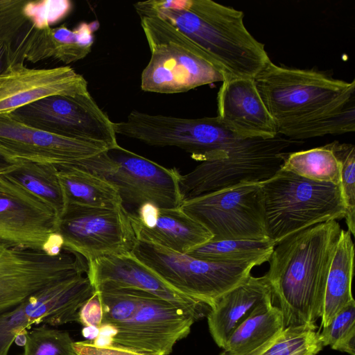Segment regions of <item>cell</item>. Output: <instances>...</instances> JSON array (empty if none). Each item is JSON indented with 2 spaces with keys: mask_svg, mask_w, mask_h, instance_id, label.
Instances as JSON below:
<instances>
[{
  "mask_svg": "<svg viewBox=\"0 0 355 355\" xmlns=\"http://www.w3.org/2000/svg\"><path fill=\"white\" fill-rule=\"evenodd\" d=\"M279 135L299 141L355 130V80L272 61L254 78Z\"/></svg>",
  "mask_w": 355,
  "mask_h": 355,
  "instance_id": "cell-1",
  "label": "cell"
},
{
  "mask_svg": "<svg viewBox=\"0 0 355 355\" xmlns=\"http://www.w3.org/2000/svg\"><path fill=\"white\" fill-rule=\"evenodd\" d=\"M139 17L157 16L194 42L225 80L254 78L271 62L247 30L241 10L211 0H150L134 4Z\"/></svg>",
  "mask_w": 355,
  "mask_h": 355,
  "instance_id": "cell-2",
  "label": "cell"
},
{
  "mask_svg": "<svg viewBox=\"0 0 355 355\" xmlns=\"http://www.w3.org/2000/svg\"><path fill=\"white\" fill-rule=\"evenodd\" d=\"M341 227L330 220L293 233L275 245L264 275L277 298L284 327L315 324Z\"/></svg>",
  "mask_w": 355,
  "mask_h": 355,
  "instance_id": "cell-3",
  "label": "cell"
},
{
  "mask_svg": "<svg viewBox=\"0 0 355 355\" xmlns=\"http://www.w3.org/2000/svg\"><path fill=\"white\" fill-rule=\"evenodd\" d=\"M103 305L102 324L116 331L114 346L152 355H169L207 313L189 310L150 293L101 285L95 288Z\"/></svg>",
  "mask_w": 355,
  "mask_h": 355,
  "instance_id": "cell-4",
  "label": "cell"
},
{
  "mask_svg": "<svg viewBox=\"0 0 355 355\" xmlns=\"http://www.w3.org/2000/svg\"><path fill=\"white\" fill-rule=\"evenodd\" d=\"M261 188L266 234L275 245L302 230L345 218L340 184L311 180L280 169L261 182Z\"/></svg>",
  "mask_w": 355,
  "mask_h": 355,
  "instance_id": "cell-5",
  "label": "cell"
},
{
  "mask_svg": "<svg viewBox=\"0 0 355 355\" xmlns=\"http://www.w3.org/2000/svg\"><path fill=\"white\" fill-rule=\"evenodd\" d=\"M140 19L150 51L141 76L142 91L182 93L225 80L209 56L169 23L157 16Z\"/></svg>",
  "mask_w": 355,
  "mask_h": 355,
  "instance_id": "cell-6",
  "label": "cell"
},
{
  "mask_svg": "<svg viewBox=\"0 0 355 355\" xmlns=\"http://www.w3.org/2000/svg\"><path fill=\"white\" fill-rule=\"evenodd\" d=\"M71 166L105 180L118 190L123 204L139 207L151 202L159 208H178L182 204L178 169L166 168L119 144Z\"/></svg>",
  "mask_w": 355,
  "mask_h": 355,
  "instance_id": "cell-7",
  "label": "cell"
},
{
  "mask_svg": "<svg viewBox=\"0 0 355 355\" xmlns=\"http://www.w3.org/2000/svg\"><path fill=\"white\" fill-rule=\"evenodd\" d=\"M116 134L154 146H174L199 162L223 158L244 138L217 116L185 119L132 111L126 120L114 122Z\"/></svg>",
  "mask_w": 355,
  "mask_h": 355,
  "instance_id": "cell-8",
  "label": "cell"
},
{
  "mask_svg": "<svg viewBox=\"0 0 355 355\" xmlns=\"http://www.w3.org/2000/svg\"><path fill=\"white\" fill-rule=\"evenodd\" d=\"M300 141L277 135L247 139L233 146L226 157L202 162L179 178L182 202L198 196L245 182H261L278 172L285 150Z\"/></svg>",
  "mask_w": 355,
  "mask_h": 355,
  "instance_id": "cell-9",
  "label": "cell"
},
{
  "mask_svg": "<svg viewBox=\"0 0 355 355\" xmlns=\"http://www.w3.org/2000/svg\"><path fill=\"white\" fill-rule=\"evenodd\" d=\"M131 253L173 288L210 307L244 282L256 266L204 261L141 239H137Z\"/></svg>",
  "mask_w": 355,
  "mask_h": 355,
  "instance_id": "cell-10",
  "label": "cell"
},
{
  "mask_svg": "<svg viewBox=\"0 0 355 355\" xmlns=\"http://www.w3.org/2000/svg\"><path fill=\"white\" fill-rule=\"evenodd\" d=\"M261 182L207 193L184 200L180 208L212 234L211 240L267 239Z\"/></svg>",
  "mask_w": 355,
  "mask_h": 355,
  "instance_id": "cell-11",
  "label": "cell"
},
{
  "mask_svg": "<svg viewBox=\"0 0 355 355\" xmlns=\"http://www.w3.org/2000/svg\"><path fill=\"white\" fill-rule=\"evenodd\" d=\"M62 250L87 262L102 257L131 253L138 239L132 214L121 205L97 208L68 205L58 223Z\"/></svg>",
  "mask_w": 355,
  "mask_h": 355,
  "instance_id": "cell-12",
  "label": "cell"
},
{
  "mask_svg": "<svg viewBox=\"0 0 355 355\" xmlns=\"http://www.w3.org/2000/svg\"><path fill=\"white\" fill-rule=\"evenodd\" d=\"M54 210L7 173H0V242L12 248L62 252Z\"/></svg>",
  "mask_w": 355,
  "mask_h": 355,
  "instance_id": "cell-13",
  "label": "cell"
},
{
  "mask_svg": "<svg viewBox=\"0 0 355 355\" xmlns=\"http://www.w3.org/2000/svg\"><path fill=\"white\" fill-rule=\"evenodd\" d=\"M96 290L86 273L57 281L0 313V355H8L16 338L33 324L51 327L78 322V311Z\"/></svg>",
  "mask_w": 355,
  "mask_h": 355,
  "instance_id": "cell-14",
  "label": "cell"
},
{
  "mask_svg": "<svg viewBox=\"0 0 355 355\" xmlns=\"http://www.w3.org/2000/svg\"><path fill=\"white\" fill-rule=\"evenodd\" d=\"M9 114L30 127L53 134L100 143L109 149L118 145L114 122L89 92L47 96Z\"/></svg>",
  "mask_w": 355,
  "mask_h": 355,
  "instance_id": "cell-15",
  "label": "cell"
},
{
  "mask_svg": "<svg viewBox=\"0 0 355 355\" xmlns=\"http://www.w3.org/2000/svg\"><path fill=\"white\" fill-rule=\"evenodd\" d=\"M109 150L104 144L53 134L0 114V155L15 164L34 163L57 169Z\"/></svg>",
  "mask_w": 355,
  "mask_h": 355,
  "instance_id": "cell-16",
  "label": "cell"
},
{
  "mask_svg": "<svg viewBox=\"0 0 355 355\" xmlns=\"http://www.w3.org/2000/svg\"><path fill=\"white\" fill-rule=\"evenodd\" d=\"M77 268L75 256L69 252L52 256L0 242V313L15 307L37 291L71 276Z\"/></svg>",
  "mask_w": 355,
  "mask_h": 355,
  "instance_id": "cell-17",
  "label": "cell"
},
{
  "mask_svg": "<svg viewBox=\"0 0 355 355\" xmlns=\"http://www.w3.org/2000/svg\"><path fill=\"white\" fill-rule=\"evenodd\" d=\"M87 92V80L71 67L33 69L23 60H7L0 73V114L11 113L50 96Z\"/></svg>",
  "mask_w": 355,
  "mask_h": 355,
  "instance_id": "cell-18",
  "label": "cell"
},
{
  "mask_svg": "<svg viewBox=\"0 0 355 355\" xmlns=\"http://www.w3.org/2000/svg\"><path fill=\"white\" fill-rule=\"evenodd\" d=\"M87 275L94 288L101 286L141 290L174 304L208 314L211 307L190 298L169 286L132 253L99 257L87 262Z\"/></svg>",
  "mask_w": 355,
  "mask_h": 355,
  "instance_id": "cell-19",
  "label": "cell"
},
{
  "mask_svg": "<svg viewBox=\"0 0 355 355\" xmlns=\"http://www.w3.org/2000/svg\"><path fill=\"white\" fill-rule=\"evenodd\" d=\"M217 117L244 138H273L277 133L253 78H234L222 82L217 96Z\"/></svg>",
  "mask_w": 355,
  "mask_h": 355,
  "instance_id": "cell-20",
  "label": "cell"
},
{
  "mask_svg": "<svg viewBox=\"0 0 355 355\" xmlns=\"http://www.w3.org/2000/svg\"><path fill=\"white\" fill-rule=\"evenodd\" d=\"M98 21L80 23L71 30L64 24L42 30L33 28L30 23L14 45L11 60L37 62L53 59L69 64L85 58L92 51L94 32Z\"/></svg>",
  "mask_w": 355,
  "mask_h": 355,
  "instance_id": "cell-21",
  "label": "cell"
},
{
  "mask_svg": "<svg viewBox=\"0 0 355 355\" xmlns=\"http://www.w3.org/2000/svg\"><path fill=\"white\" fill-rule=\"evenodd\" d=\"M274 295L266 277L251 275L218 297L207 314L209 332L223 348L232 333L248 318L273 305Z\"/></svg>",
  "mask_w": 355,
  "mask_h": 355,
  "instance_id": "cell-22",
  "label": "cell"
},
{
  "mask_svg": "<svg viewBox=\"0 0 355 355\" xmlns=\"http://www.w3.org/2000/svg\"><path fill=\"white\" fill-rule=\"evenodd\" d=\"M132 221L138 239L183 254L213 237L202 225L185 214L180 207L160 208L157 224L151 229L142 227L133 214Z\"/></svg>",
  "mask_w": 355,
  "mask_h": 355,
  "instance_id": "cell-23",
  "label": "cell"
},
{
  "mask_svg": "<svg viewBox=\"0 0 355 355\" xmlns=\"http://www.w3.org/2000/svg\"><path fill=\"white\" fill-rule=\"evenodd\" d=\"M354 245L351 233L342 229L328 272L320 326L328 325L335 315L354 300L352 282Z\"/></svg>",
  "mask_w": 355,
  "mask_h": 355,
  "instance_id": "cell-24",
  "label": "cell"
},
{
  "mask_svg": "<svg viewBox=\"0 0 355 355\" xmlns=\"http://www.w3.org/2000/svg\"><path fill=\"white\" fill-rule=\"evenodd\" d=\"M67 205L113 209L123 205L118 190L105 180L75 168L58 169Z\"/></svg>",
  "mask_w": 355,
  "mask_h": 355,
  "instance_id": "cell-25",
  "label": "cell"
},
{
  "mask_svg": "<svg viewBox=\"0 0 355 355\" xmlns=\"http://www.w3.org/2000/svg\"><path fill=\"white\" fill-rule=\"evenodd\" d=\"M274 246L269 239L210 240L187 254L207 261L252 263L257 266L268 261Z\"/></svg>",
  "mask_w": 355,
  "mask_h": 355,
  "instance_id": "cell-26",
  "label": "cell"
},
{
  "mask_svg": "<svg viewBox=\"0 0 355 355\" xmlns=\"http://www.w3.org/2000/svg\"><path fill=\"white\" fill-rule=\"evenodd\" d=\"M282 314L274 305L244 321L230 336L219 355H245L284 329Z\"/></svg>",
  "mask_w": 355,
  "mask_h": 355,
  "instance_id": "cell-27",
  "label": "cell"
},
{
  "mask_svg": "<svg viewBox=\"0 0 355 355\" xmlns=\"http://www.w3.org/2000/svg\"><path fill=\"white\" fill-rule=\"evenodd\" d=\"M7 173L51 207L59 220L67 207V202L55 167L21 163Z\"/></svg>",
  "mask_w": 355,
  "mask_h": 355,
  "instance_id": "cell-28",
  "label": "cell"
},
{
  "mask_svg": "<svg viewBox=\"0 0 355 355\" xmlns=\"http://www.w3.org/2000/svg\"><path fill=\"white\" fill-rule=\"evenodd\" d=\"M281 169L316 182L340 183V164L328 144L287 153Z\"/></svg>",
  "mask_w": 355,
  "mask_h": 355,
  "instance_id": "cell-29",
  "label": "cell"
},
{
  "mask_svg": "<svg viewBox=\"0 0 355 355\" xmlns=\"http://www.w3.org/2000/svg\"><path fill=\"white\" fill-rule=\"evenodd\" d=\"M316 329L315 324L284 327L245 355H317L324 346Z\"/></svg>",
  "mask_w": 355,
  "mask_h": 355,
  "instance_id": "cell-30",
  "label": "cell"
},
{
  "mask_svg": "<svg viewBox=\"0 0 355 355\" xmlns=\"http://www.w3.org/2000/svg\"><path fill=\"white\" fill-rule=\"evenodd\" d=\"M340 164V188L348 231L355 234V147L337 141L327 144Z\"/></svg>",
  "mask_w": 355,
  "mask_h": 355,
  "instance_id": "cell-31",
  "label": "cell"
},
{
  "mask_svg": "<svg viewBox=\"0 0 355 355\" xmlns=\"http://www.w3.org/2000/svg\"><path fill=\"white\" fill-rule=\"evenodd\" d=\"M25 333L22 355H76L67 331L43 324Z\"/></svg>",
  "mask_w": 355,
  "mask_h": 355,
  "instance_id": "cell-32",
  "label": "cell"
},
{
  "mask_svg": "<svg viewBox=\"0 0 355 355\" xmlns=\"http://www.w3.org/2000/svg\"><path fill=\"white\" fill-rule=\"evenodd\" d=\"M324 347L355 355V302L345 306L319 332Z\"/></svg>",
  "mask_w": 355,
  "mask_h": 355,
  "instance_id": "cell-33",
  "label": "cell"
},
{
  "mask_svg": "<svg viewBox=\"0 0 355 355\" xmlns=\"http://www.w3.org/2000/svg\"><path fill=\"white\" fill-rule=\"evenodd\" d=\"M71 8L67 0L26 1L23 13L33 28L42 30L62 20Z\"/></svg>",
  "mask_w": 355,
  "mask_h": 355,
  "instance_id": "cell-34",
  "label": "cell"
},
{
  "mask_svg": "<svg viewBox=\"0 0 355 355\" xmlns=\"http://www.w3.org/2000/svg\"><path fill=\"white\" fill-rule=\"evenodd\" d=\"M25 0H0V43L12 49L29 22L23 13Z\"/></svg>",
  "mask_w": 355,
  "mask_h": 355,
  "instance_id": "cell-35",
  "label": "cell"
},
{
  "mask_svg": "<svg viewBox=\"0 0 355 355\" xmlns=\"http://www.w3.org/2000/svg\"><path fill=\"white\" fill-rule=\"evenodd\" d=\"M103 319V305L98 291L92 295L78 311V322L84 327H100Z\"/></svg>",
  "mask_w": 355,
  "mask_h": 355,
  "instance_id": "cell-36",
  "label": "cell"
},
{
  "mask_svg": "<svg viewBox=\"0 0 355 355\" xmlns=\"http://www.w3.org/2000/svg\"><path fill=\"white\" fill-rule=\"evenodd\" d=\"M76 355H152L119 346L98 347L91 341L73 342Z\"/></svg>",
  "mask_w": 355,
  "mask_h": 355,
  "instance_id": "cell-37",
  "label": "cell"
},
{
  "mask_svg": "<svg viewBox=\"0 0 355 355\" xmlns=\"http://www.w3.org/2000/svg\"><path fill=\"white\" fill-rule=\"evenodd\" d=\"M159 209L160 208L151 202H145L137 207V214L135 215L142 227L151 229L157 224Z\"/></svg>",
  "mask_w": 355,
  "mask_h": 355,
  "instance_id": "cell-38",
  "label": "cell"
},
{
  "mask_svg": "<svg viewBox=\"0 0 355 355\" xmlns=\"http://www.w3.org/2000/svg\"><path fill=\"white\" fill-rule=\"evenodd\" d=\"M116 331L114 327L108 324H101L99 327V334L97 338L91 341L98 347H107L112 345L113 338Z\"/></svg>",
  "mask_w": 355,
  "mask_h": 355,
  "instance_id": "cell-39",
  "label": "cell"
},
{
  "mask_svg": "<svg viewBox=\"0 0 355 355\" xmlns=\"http://www.w3.org/2000/svg\"><path fill=\"white\" fill-rule=\"evenodd\" d=\"M82 334L89 341H93L99 334V327L85 326L82 330Z\"/></svg>",
  "mask_w": 355,
  "mask_h": 355,
  "instance_id": "cell-40",
  "label": "cell"
},
{
  "mask_svg": "<svg viewBox=\"0 0 355 355\" xmlns=\"http://www.w3.org/2000/svg\"><path fill=\"white\" fill-rule=\"evenodd\" d=\"M12 49L3 43H0V73L6 66L7 55Z\"/></svg>",
  "mask_w": 355,
  "mask_h": 355,
  "instance_id": "cell-41",
  "label": "cell"
},
{
  "mask_svg": "<svg viewBox=\"0 0 355 355\" xmlns=\"http://www.w3.org/2000/svg\"><path fill=\"white\" fill-rule=\"evenodd\" d=\"M17 164H12L0 155V173L12 171Z\"/></svg>",
  "mask_w": 355,
  "mask_h": 355,
  "instance_id": "cell-42",
  "label": "cell"
}]
</instances>
